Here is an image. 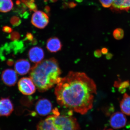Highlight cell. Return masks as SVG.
I'll use <instances>...</instances> for the list:
<instances>
[{
  "label": "cell",
  "mask_w": 130,
  "mask_h": 130,
  "mask_svg": "<svg viewBox=\"0 0 130 130\" xmlns=\"http://www.w3.org/2000/svg\"><path fill=\"white\" fill-rule=\"evenodd\" d=\"M96 91L95 83L85 73L70 71L56 85L55 94L60 106L85 115L93 108Z\"/></svg>",
  "instance_id": "6da1fadb"
},
{
  "label": "cell",
  "mask_w": 130,
  "mask_h": 130,
  "mask_svg": "<svg viewBox=\"0 0 130 130\" xmlns=\"http://www.w3.org/2000/svg\"><path fill=\"white\" fill-rule=\"evenodd\" d=\"M61 71L54 58L42 61L31 68L30 77L40 92H44L60 81Z\"/></svg>",
  "instance_id": "7a4b0ae2"
},
{
  "label": "cell",
  "mask_w": 130,
  "mask_h": 130,
  "mask_svg": "<svg viewBox=\"0 0 130 130\" xmlns=\"http://www.w3.org/2000/svg\"><path fill=\"white\" fill-rule=\"evenodd\" d=\"M37 130H80L76 119L73 116L54 114L38 123Z\"/></svg>",
  "instance_id": "3957f363"
},
{
  "label": "cell",
  "mask_w": 130,
  "mask_h": 130,
  "mask_svg": "<svg viewBox=\"0 0 130 130\" xmlns=\"http://www.w3.org/2000/svg\"><path fill=\"white\" fill-rule=\"evenodd\" d=\"M18 86L19 90L25 95H31L36 91V86L30 78H22L19 81Z\"/></svg>",
  "instance_id": "277c9868"
},
{
  "label": "cell",
  "mask_w": 130,
  "mask_h": 130,
  "mask_svg": "<svg viewBox=\"0 0 130 130\" xmlns=\"http://www.w3.org/2000/svg\"><path fill=\"white\" fill-rule=\"evenodd\" d=\"M31 22L32 24L37 28L43 29L48 24L49 18L44 12L36 11L32 14Z\"/></svg>",
  "instance_id": "5b68a950"
},
{
  "label": "cell",
  "mask_w": 130,
  "mask_h": 130,
  "mask_svg": "<svg viewBox=\"0 0 130 130\" xmlns=\"http://www.w3.org/2000/svg\"><path fill=\"white\" fill-rule=\"evenodd\" d=\"M127 119L124 114L117 112L113 113L110 117L109 124L113 129H119L124 128L126 125Z\"/></svg>",
  "instance_id": "8992f818"
},
{
  "label": "cell",
  "mask_w": 130,
  "mask_h": 130,
  "mask_svg": "<svg viewBox=\"0 0 130 130\" xmlns=\"http://www.w3.org/2000/svg\"><path fill=\"white\" fill-rule=\"evenodd\" d=\"M53 105L51 102L45 98L40 99L36 103L35 109L37 113L42 116H46L52 110Z\"/></svg>",
  "instance_id": "52a82bcc"
},
{
  "label": "cell",
  "mask_w": 130,
  "mask_h": 130,
  "mask_svg": "<svg viewBox=\"0 0 130 130\" xmlns=\"http://www.w3.org/2000/svg\"><path fill=\"white\" fill-rule=\"evenodd\" d=\"M2 78L5 84L11 86L14 85L17 83L18 76L15 71L12 69H8L3 71Z\"/></svg>",
  "instance_id": "ba28073f"
},
{
  "label": "cell",
  "mask_w": 130,
  "mask_h": 130,
  "mask_svg": "<svg viewBox=\"0 0 130 130\" xmlns=\"http://www.w3.org/2000/svg\"><path fill=\"white\" fill-rule=\"evenodd\" d=\"M13 111V105L9 98L0 100V116H8Z\"/></svg>",
  "instance_id": "9c48e42d"
},
{
  "label": "cell",
  "mask_w": 130,
  "mask_h": 130,
  "mask_svg": "<svg viewBox=\"0 0 130 130\" xmlns=\"http://www.w3.org/2000/svg\"><path fill=\"white\" fill-rule=\"evenodd\" d=\"M28 55L31 61L36 64L42 61L44 56L43 50L38 46L31 48L29 51Z\"/></svg>",
  "instance_id": "30bf717a"
},
{
  "label": "cell",
  "mask_w": 130,
  "mask_h": 130,
  "mask_svg": "<svg viewBox=\"0 0 130 130\" xmlns=\"http://www.w3.org/2000/svg\"><path fill=\"white\" fill-rule=\"evenodd\" d=\"M14 69L16 72L19 74L21 75H25L30 70V64L26 60L19 59L15 63Z\"/></svg>",
  "instance_id": "8fae6325"
},
{
  "label": "cell",
  "mask_w": 130,
  "mask_h": 130,
  "mask_svg": "<svg viewBox=\"0 0 130 130\" xmlns=\"http://www.w3.org/2000/svg\"><path fill=\"white\" fill-rule=\"evenodd\" d=\"M62 47L61 42L58 38H51L47 41L46 48L51 53H55L59 51Z\"/></svg>",
  "instance_id": "7c38bea8"
},
{
  "label": "cell",
  "mask_w": 130,
  "mask_h": 130,
  "mask_svg": "<svg viewBox=\"0 0 130 130\" xmlns=\"http://www.w3.org/2000/svg\"><path fill=\"white\" fill-rule=\"evenodd\" d=\"M121 112L126 115L130 116V95L125 93L120 103Z\"/></svg>",
  "instance_id": "4fadbf2b"
},
{
  "label": "cell",
  "mask_w": 130,
  "mask_h": 130,
  "mask_svg": "<svg viewBox=\"0 0 130 130\" xmlns=\"http://www.w3.org/2000/svg\"><path fill=\"white\" fill-rule=\"evenodd\" d=\"M112 5L115 9L127 11L130 9V0H113Z\"/></svg>",
  "instance_id": "5bb4252c"
},
{
  "label": "cell",
  "mask_w": 130,
  "mask_h": 130,
  "mask_svg": "<svg viewBox=\"0 0 130 130\" xmlns=\"http://www.w3.org/2000/svg\"><path fill=\"white\" fill-rule=\"evenodd\" d=\"M13 6V3L12 0H0V12H9L11 10Z\"/></svg>",
  "instance_id": "9a60e30c"
},
{
  "label": "cell",
  "mask_w": 130,
  "mask_h": 130,
  "mask_svg": "<svg viewBox=\"0 0 130 130\" xmlns=\"http://www.w3.org/2000/svg\"><path fill=\"white\" fill-rule=\"evenodd\" d=\"M113 37L117 40H120L124 36V31L122 29L118 28L115 30L113 33Z\"/></svg>",
  "instance_id": "2e32d148"
},
{
  "label": "cell",
  "mask_w": 130,
  "mask_h": 130,
  "mask_svg": "<svg viewBox=\"0 0 130 130\" xmlns=\"http://www.w3.org/2000/svg\"><path fill=\"white\" fill-rule=\"evenodd\" d=\"M130 86V83L128 81H124L119 84V91L120 93H125L126 89Z\"/></svg>",
  "instance_id": "e0dca14e"
},
{
  "label": "cell",
  "mask_w": 130,
  "mask_h": 130,
  "mask_svg": "<svg viewBox=\"0 0 130 130\" xmlns=\"http://www.w3.org/2000/svg\"><path fill=\"white\" fill-rule=\"evenodd\" d=\"M33 2H34L30 0L29 1H26L25 3L27 5V6L30 8V9L35 12L37 11V7L35 3H34Z\"/></svg>",
  "instance_id": "ac0fdd59"
},
{
  "label": "cell",
  "mask_w": 130,
  "mask_h": 130,
  "mask_svg": "<svg viewBox=\"0 0 130 130\" xmlns=\"http://www.w3.org/2000/svg\"><path fill=\"white\" fill-rule=\"evenodd\" d=\"M100 2L103 7L108 8L112 4L113 0H100Z\"/></svg>",
  "instance_id": "d6986e66"
},
{
  "label": "cell",
  "mask_w": 130,
  "mask_h": 130,
  "mask_svg": "<svg viewBox=\"0 0 130 130\" xmlns=\"http://www.w3.org/2000/svg\"><path fill=\"white\" fill-rule=\"evenodd\" d=\"M3 30L4 32L9 33L12 32V29L9 26H5L3 27Z\"/></svg>",
  "instance_id": "ffe728a7"
},
{
  "label": "cell",
  "mask_w": 130,
  "mask_h": 130,
  "mask_svg": "<svg viewBox=\"0 0 130 130\" xmlns=\"http://www.w3.org/2000/svg\"><path fill=\"white\" fill-rule=\"evenodd\" d=\"M11 23L13 25L17 24V23H19L20 21L17 18H13L11 20Z\"/></svg>",
  "instance_id": "44dd1931"
},
{
  "label": "cell",
  "mask_w": 130,
  "mask_h": 130,
  "mask_svg": "<svg viewBox=\"0 0 130 130\" xmlns=\"http://www.w3.org/2000/svg\"><path fill=\"white\" fill-rule=\"evenodd\" d=\"M101 51L99 50H96L95 52V55L96 56L98 57H101Z\"/></svg>",
  "instance_id": "7402d4cb"
},
{
  "label": "cell",
  "mask_w": 130,
  "mask_h": 130,
  "mask_svg": "<svg viewBox=\"0 0 130 130\" xmlns=\"http://www.w3.org/2000/svg\"><path fill=\"white\" fill-rule=\"evenodd\" d=\"M76 6V4L74 2H71L69 3H68V6L69 7L71 8H72L75 7Z\"/></svg>",
  "instance_id": "603a6c76"
},
{
  "label": "cell",
  "mask_w": 130,
  "mask_h": 130,
  "mask_svg": "<svg viewBox=\"0 0 130 130\" xmlns=\"http://www.w3.org/2000/svg\"><path fill=\"white\" fill-rule=\"evenodd\" d=\"M101 52L103 54H105L107 53L108 52V50L106 48H104L102 49Z\"/></svg>",
  "instance_id": "cb8c5ba5"
},
{
  "label": "cell",
  "mask_w": 130,
  "mask_h": 130,
  "mask_svg": "<svg viewBox=\"0 0 130 130\" xmlns=\"http://www.w3.org/2000/svg\"><path fill=\"white\" fill-rule=\"evenodd\" d=\"M27 38H28L29 40H32L33 39V36L32 35H31L30 33H28L27 35Z\"/></svg>",
  "instance_id": "d4e9b609"
},
{
  "label": "cell",
  "mask_w": 130,
  "mask_h": 130,
  "mask_svg": "<svg viewBox=\"0 0 130 130\" xmlns=\"http://www.w3.org/2000/svg\"><path fill=\"white\" fill-rule=\"evenodd\" d=\"M113 56V55L111 53H108L107 55L106 58L108 59H111Z\"/></svg>",
  "instance_id": "484cf974"
},
{
  "label": "cell",
  "mask_w": 130,
  "mask_h": 130,
  "mask_svg": "<svg viewBox=\"0 0 130 130\" xmlns=\"http://www.w3.org/2000/svg\"><path fill=\"white\" fill-rule=\"evenodd\" d=\"M45 10H46V12H48L49 11H50V8L49 7H48L47 6L46 7V8H45Z\"/></svg>",
  "instance_id": "4316f807"
},
{
  "label": "cell",
  "mask_w": 130,
  "mask_h": 130,
  "mask_svg": "<svg viewBox=\"0 0 130 130\" xmlns=\"http://www.w3.org/2000/svg\"><path fill=\"white\" fill-rule=\"evenodd\" d=\"M75 1H77V2L81 3L83 1V0H75Z\"/></svg>",
  "instance_id": "83f0119b"
},
{
  "label": "cell",
  "mask_w": 130,
  "mask_h": 130,
  "mask_svg": "<svg viewBox=\"0 0 130 130\" xmlns=\"http://www.w3.org/2000/svg\"><path fill=\"white\" fill-rule=\"evenodd\" d=\"M51 1L52 2H55L56 1V0H51Z\"/></svg>",
  "instance_id": "f1b7e54d"
},
{
  "label": "cell",
  "mask_w": 130,
  "mask_h": 130,
  "mask_svg": "<svg viewBox=\"0 0 130 130\" xmlns=\"http://www.w3.org/2000/svg\"><path fill=\"white\" fill-rule=\"evenodd\" d=\"M112 130L110 129H106V130Z\"/></svg>",
  "instance_id": "f546056e"
}]
</instances>
